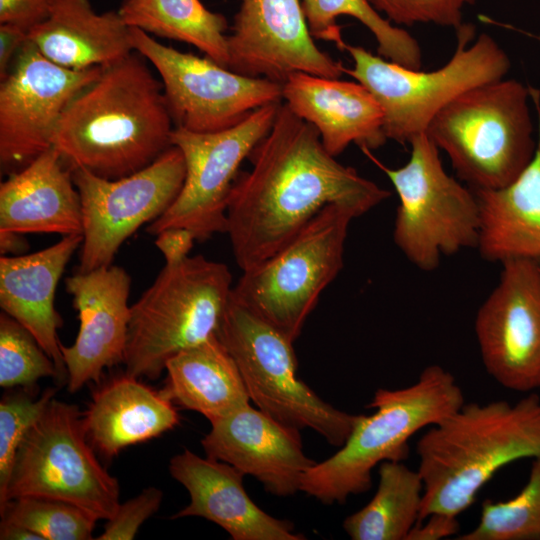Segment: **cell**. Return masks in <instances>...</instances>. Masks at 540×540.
<instances>
[{
  "mask_svg": "<svg viewBox=\"0 0 540 540\" xmlns=\"http://www.w3.org/2000/svg\"><path fill=\"white\" fill-rule=\"evenodd\" d=\"M249 158L252 169L237 176L227 207L226 233L242 271L277 252L326 206L359 217L391 195L338 162L285 103Z\"/></svg>",
  "mask_w": 540,
  "mask_h": 540,
  "instance_id": "6da1fadb",
  "label": "cell"
},
{
  "mask_svg": "<svg viewBox=\"0 0 540 540\" xmlns=\"http://www.w3.org/2000/svg\"><path fill=\"white\" fill-rule=\"evenodd\" d=\"M132 52L104 66L68 104L53 147L70 168L106 179L134 174L171 145L175 128L162 82Z\"/></svg>",
  "mask_w": 540,
  "mask_h": 540,
  "instance_id": "7a4b0ae2",
  "label": "cell"
},
{
  "mask_svg": "<svg viewBox=\"0 0 540 540\" xmlns=\"http://www.w3.org/2000/svg\"><path fill=\"white\" fill-rule=\"evenodd\" d=\"M416 452L423 482L419 522L433 513L458 516L502 467L540 457V397L464 403L430 426Z\"/></svg>",
  "mask_w": 540,
  "mask_h": 540,
  "instance_id": "3957f363",
  "label": "cell"
},
{
  "mask_svg": "<svg viewBox=\"0 0 540 540\" xmlns=\"http://www.w3.org/2000/svg\"><path fill=\"white\" fill-rule=\"evenodd\" d=\"M464 403L455 377L439 365L424 368L407 387L376 390L369 404L375 411L359 415L339 450L305 473L300 491L326 505L344 504L348 497L371 488L377 465L407 458L408 441L415 433L439 423Z\"/></svg>",
  "mask_w": 540,
  "mask_h": 540,
  "instance_id": "277c9868",
  "label": "cell"
},
{
  "mask_svg": "<svg viewBox=\"0 0 540 540\" xmlns=\"http://www.w3.org/2000/svg\"><path fill=\"white\" fill-rule=\"evenodd\" d=\"M232 289L221 262L198 255L165 264L131 306L126 373L155 380L172 356L216 334Z\"/></svg>",
  "mask_w": 540,
  "mask_h": 540,
  "instance_id": "5b68a950",
  "label": "cell"
},
{
  "mask_svg": "<svg viewBox=\"0 0 540 540\" xmlns=\"http://www.w3.org/2000/svg\"><path fill=\"white\" fill-rule=\"evenodd\" d=\"M528 96L516 80L492 81L463 92L429 123L427 135L471 189L505 187L532 160Z\"/></svg>",
  "mask_w": 540,
  "mask_h": 540,
  "instance_id": "8992f818",
  "label": "cell"
},
{
  "mask_svg": "<svg viewBox=\"0 0 540 540\" xmlns=\"http://www.w3.org/2000/svg\"><path fill=\"white\" fill-rule=\"evenodd\" d=\"M474 28L462 24L457 29V46L441 68L425 72L404 67L361 46L345 44L353 68L344 73L364 85L384 113L383 130L387 139L409 143L426 133L433 117L463 92L503 79L510 68L504 50L487 33L469 47Z\"/></svg>",
  "mask_w": 540,
  "mask_h": 540,
  "instance_id": "52a82bcc",
  "label": "cell"
},
{
  "mask_svg": "<svg viewBox=\"0 0 540 540\" xmlns=\"http://www.w3.org/2000/svg\"><path fill=\"white\" fill-rule=\"evenodd\" d=\"M216 335L234 359L256 408L285 425L309 428L335 447L345 443L359 415L335 408L299 379L294 341L232 292Z\"/></svg>",
  "mask_w": 540,
  "mask_h": 540,
  "instance_id": "ba28073f",
  "label": "cell"
},
{
  "mask_svg": "<svg viewBox=\"0 0 540 540\" xmlns=\"http://www.w3.org/2000/svg\"><path fill=\"white\" fill-rule=\"evenodd\" d=\"M408 162L384 166L362 150L389 178L399 198L393 239L418 269L435 270L444 256L476 248L479 205L474 191L444 170L439 149L427 133L411 142Z\"/></svg>",
  "mask_w": 540,
  "mask_h": 540,
  "instance_id": "9c48e42d",
  "label": "cell"
},
{
  "mask_svg": "<svg viewBox=\"0 0 540 540\" xmlns=\"http://www.w3.org/2000/svg\"><path fill=\"white\" fill-rule=\"evenodd\" d=\"M119 496L117 479L94 453L83 413L53 398L19 446L0 505L19 497L47 498L107 521L120 506Z\"/></svg>",
  "mask_w": 540,
  "mask_h": 540,
  "instance_id": "30bf717a",
  "label": "cell"
},
{
  "mask_svg": "<svg viewBox=\"0 0 540 540\" xmlns=\"http://www.w3.org/2000/svg\"><path fill=\"white\" fill-rule=\"evenodd\" d=\"M353 211L323 208L273 255L243 271L232 295L292 341L343 267Z\"/></svg>",
  "mask_w": 540,
  "mask_h": 540,
  "instance_id": "8fae6325",
  "label": "cell"
},
{
  "mask_svg": "<svg viewBox=\"0 0 540 540\" xmlns=\"http://www.w3.org/2000/svg\"><path fill=\"white\" fill-rule=\"evenodd\" d=\"M130 30L134 51L160 76L175 127L197 133L225 130L283 99V83L236 73L208 57L165 46L139 28Z\"/></svg>",
  "mask_w": 540,
  "mask_h": 540,
  "instance_id": "7c38bea8",
  "label": "cell"
},
{
  "mask_svg": "<svg viewBox=\"0 0 540 540\" xmlns=\"http://www.w3.org/2000/svg\"><path fill=\"white\" fill-rule=\"evenodd\" d=\"M280 105L260 107L239 124L217 132L175 127L171 145L184 156V184L166 212L150 222L147 232L156 236L166 228L183 227L199 241L226 232L228 201L239 167L269 133Z\"/></svg>",
  "mask_w": 540,
  "mask_h": 540,
  "instance_id": "4fadbf2b",
  "label": "cell"
},
{
  "mask_svg": "<svg viewBox=\"0 0 540 540\" xmlns=\"http://www.w3.org/2000/svg\"><path fill=\"white\" fill-rule=\"evenodd\" d=\"M71 169L82 205L80 272L110 266L129 236L173 204L186 176L184 156L173 145L149 166L119 179Z\"/></svg>",
  "mask_w": 540,
  "mask_h": 540,
  "instance_id": "5bb4252c",
  "label": "cell"
},
{
  "mask_svg": "<svg viewBox=\"0 0 540 540\" xmlns=\"http://www.w3.org/2000/svg\"><path fill=\"white\" fill-rule=\"evenodd\" d=\"M102 69L62 67L27 39L0 83L1 166L22 168L52 148L66 107Z\"/></svg>",
  "mask_w": 540,
  "mask_h": 540,
  "instance_id": "9a60e30c",
  "label": "cell"
},
{
  "mask_svg": "<svg viewBox=\"0 0 540 540\" xmlns=\"http://www.w3.org/2000/svg\"><path fill=\"white\" fill-rule=\"evenodd\" d=\"M474 329L483 365L498 384L525 393L540 388V262L502 263Z\"/></svg>",
  "mask_w": 540,
  "mask_h": 540,
  "instance_id": "2e32d148",
  "label": "cell"
},
{
  "mask_svg": "<svg viewBox=\"0 0 540 540\" xmlns=\"http://www.w3.org/2000/svg\"><path fill=\"white\" fill-rule=\"evenodd\" d=\"M228 50V69L279 83L296 72L340 78L345 70L315 44L301 0H241Z\"/></svg>",
  "mask_w": 540,
  "mask_h": 540,
  "instance_id": "e0dca14e",
  "label": "cell"
},
{
  "mask_svg": "<svg viewBox=\"0 0 540 540\" xmlns=\"http://www.w3.org/2000/svg\"><path fill=\"white\" fill-rule=\"evenodd\" d=\"M65 285L80 320L74 343H60L67 389L75 393L91 381L98 382L105 368L123 363L131 278L125 269L110 265L76 271Z\"/></svg>",
  "mask_w": 540,
  "mask_h": 540,
  "instance_id": "ac0fdd59",
  "label": "cell"
},
{
  "mask_svg": "<svg viewBox=\"0 0 540 540\" xmlns=\"http://www.w3.org/2000/svg\"><path fill=\"white\" fill-rule=\"evenodd\" d=\"M210 423L201 440L206 456L253 476L274 496L299 492L305 473L316 463L304 452L301 430L250 404Z\"/></svg>",
  "mask_w": 540,
  "mask_h": 540,
  "instance_id": "d6986e66",
  "label": "cell"
},
{
  "mask_svg": "<svg viewBox=\"0 0 540 540\" xmlns=\"http://www.w3.org/2000/svg\"><path fill=\"white\" fill-rule=\"evenodd\" d=\"M171 476L190 502L173 519L197 516L224 529L233 540H304L294 524L266 513L247 494L244 474L232 465L185 449L169 463Z\"/></svg>",
  "mask_w": 540,
  "mask_h": 540,
  "instance_id": "ffe728a7",
  "label": "cell"
},
{
  "mask_svg": "<svg viewBox=\"0 0 540 540\" xmlns=\"http://www.w3.org/2000/svg\"><path fill=\"white\" fill-rule=\"evenodd\" d=\"M282 96L295 115L315 127L334 157L351 143L371 151L387 140L383 110L359 82L296 72L283 83Z\"/></svg>",
  "mask_w": 540,
  "mask_h": 540,
  "instance_id": "44dd1931",
  "label": "cell"
},
{
  "mask_svg": "<svg viewBox=\"0 0 540 540\" xmlns=\"http://www.w3.org/2000/svg\"><path fill=\"white\" fill-rule=\"evenodd\" d=\"M52 147L0 185V232L82 234V205L72 169Z\"/></svg>",
  "mask_w": 540,
  "mask_h": 540,
  "instance_id": "7402d4cb",
  "label": "cell"
},
{
  "mask_svg": "<svg viewBox=\"0 0 540 540\" xmlns=\"http://www.w3.org/2000/svg\"><path fill=\"white\" fill-rule=\"evenodd\" d=\"M83 235L63 236L38 252L0 257V306L37 340L63 380L66 368L57 337L62 318L54 306L57 284Z\"/></svg>",
  "mask_w": 540,
  "mask_h": 540,
  "instance_id": "603a6c76",
  "label": "cell"
},
{
  "mask_svg": "<svg viewBox=\"0 0 540 540\" xmlns=\"http://www.w3.org/2000/svg\"><path fill=\"white\" fill-rule=\"evenodd\" d=\"M528 91L539 118L532 160L505 187L472 189L480 216L476 249L489 262H540V92L531 86Z\"/></svg>",
  "mask_w": 540,
  "mask_h": 540,
  "instance_id": "cb8c5ba5",
  "label": "cell"
},
{
  "mask_svg": "<svg viewBox=\"0 0 540 540\" xmlns=\"http://www.w3.org/2000/svg\"><path fill=\"white\" fill-rule=\"evenodd\" d=\"M83 422L92 446L113 458L128 446L174 429L180 417L163 390L156 391L125 372L95 391Z\"/></svg>",
  "mask_w": 540,
  "mask_h": 540,
  "instance_id": "d4e9b609",
  "label": "cell"
},
{
  "mask_svg": "<svg viewBox=\"0 0 540 540\" xmlns=\"http://www.w3.org/2000/svg\"><path fill=\"white\" fill-rule=\"evenodd\" d=\"M27 39L50 61L73 70L104 67L134 52L119 12L98 14L89 0H51L48 17Z\"/></svg>",
  "mask_w": 540,
  "mask_h": 540,
  "instance_id": "484cf974",
  "label": "cell"
},
{
  "mask_svg": "<svg viewBox=\"0 0 540 540\" xmlns=\"http://www.w3.org/2000/svg\"><path fill=\"white\" fill-rule=\"evenodd\" d=\"M165 370L163 392L175 405L198 412L209 422L251 402L234 359L216 334L172 356Z\"/></svg>",
  "mask_w": 540,
  "mask_h": 540,
  "instance_id": "4316f807",
  "label": "cell"
},
{
  "mask_svg": "<svg viewBox=\"0 0 540 540\" xmlns=\"http://www.w3.org/2000/svg\"><path fill=\"white\" fill-rule=\"evenodd\" d=\"M118 12L129 27L193 45L228 67L227 20L200 0H123Z\"/></svg>",
  "mask_w": 540,
  "mask_h": 540,
  "instance_id": "83f0119b",
  "label": "cell"
},
{
  "mask_svg": "<svg viewBox=\"0 0 540 540\" xmlns=\"http://www.w3.org/2000/svg\"><path fill=\"white\" fill-rule=\"evenodd\" d=\"M372 499L345 518L343 528L352 540H406L420 520L423 482L418 470L401 461H384Z\"/></svg>",
  "mask_w": 540,
  "mask_h": 540,
  "instance_id": "f1b7e54d",
  "label": "cell"
},
{
  "mask_svg": "<svg viewBox=\"0 0 540 540\" xmlns=\"http://www.w3.org/2000/svg\"><path fill=\"white\" fill-rule=\"evenodd\" d=\"M309 31L314 39L334 42L342 50L345 41L339 16L360 21L374 36L379 56L404 67L420 69L418 42L406 30L395 27L368 0H301Z\"/></svg>",
  "mask_w": 540,
  "mask_h": 540,
  "instance_id": "f546056e",
  "label": "cell"
},
{
  "mask_svg": "<svg viewBox=\"0 0 540 540\" xmlns=\"http://www.w3.org/2000/svg\"><path fill=\"white\" fill-rule=\"evenodd\" d=\"M457 540L540 539V457L535 458L526 485L513 498L485 500L475 528Z\"/></svg>",
  "mask_w": 540,
  "mask_h": 540,
  "instance_id": "4dcf8cb0",
  "label": "cell"
},
{
  "mask_svg": "<svg viewBox=\"0 0 540 540\" xmlns=\"http://www.w3.org/2000/svg\"><path fill=\"white\" fill-rule=\"evenodd\" d=\"M1 522L21 525L42 540H89L97 519L72 504L40 497H19L0 505Z\"/></svg>",
  "mask_w": 540,
  "mask_h": 540,
  "instance_id": "1f68e13d",
  "label": "cell"
},
{
  "mask_svg": "<svg viewBox=\"0 0 540 540\" xmlns=\"http://www.w3.org/2000/svg\"><path fill=\"white\" fill-rule=\"evenodd\" d=\"M61 375L34 336L14 318L0 315V386L29 387L39 379Z\"/></svg>",
  "mask_w": 540,
  "mask_h": 540,
  "instance_id": "d6a6232c",
  "label": "cell"
},
{
  "mask_svg": "<svg viewBox=\"0 0 540 540\" xmlns=\"http://www.w3.org/2000/svg\"><path fill=\"white\" fill-rule=\"evenodd\" d=\"M55 389L40 397L26 393L6 395L0 402V495L5 491L13 463L24 437L54 398Z\"/></svg>",
  "mask_w": 540,
  "mask_h": 540,
  "instance_id": "836d02e7",
  "label": "cell"
},
{
  "mask_svg": "<svg viewBox=\"0 0 540 540\" xmlns=\"http://www.w3.org/2000/svg\"><path fill=\"white\" fill-rule=\"evenodd\" d=\"M390 22L411 26L433 23L456 28L463 24L462 12L475 0H368Z\"/></svg>",
  "mask_w": 540,
  "mask_h": 540,
  "instance_id": "e575fe53",
  "label": "cell"
},
{
  "mask_svg": "<svg viewBox=\"0 0 540 540\" xmlns=\"http://www.w3.org/2000/svg\"><path fill=\"white\" fill-rule=\"evenodd\" d=\"M163 493L156 487L145 488L139 495L121 504L115 515L107 520L99 540L134 539L140 526L160 507Z\"/></svg>",
  "mask_w": 540,
  "mask_h": 540,
  "instance_id": "d590c367",
  "label": "cell"
},
{
  "mask_svg": "<svg viewBox=\"0 0 540 540\" xmlns=\"http://www.w3.org/2000/svg\"><path fill=\"white\" fill-rule=\"evenodd\" d=\"M51 0H0V24H13L29 32L44 21Z\"/></svg>",
  "mask_w": 540,
  "mask_h": 540,
  "instance_id": "8d00e7d4",
  "label": "cell"
},
{
  "mask_svg": "<svg viewBox=\"0 0 540 540\" xmlns=\"http://www.w3.org/2000/svg\"><path fill=\"white\" fill-rule=\"evenodd\" d=\"M156 237L155 245L162 253L165 264H173L188 257L196 240L194 234L183 227L166 228Z\"/></svg>",
  "mask_w": 540,
  "mask_h": 540,
  "instance_id": "74e56055",
  "label": "cell"
},
{
  "mask_svg": "<svg viewBox=\"0 0 540 540\" xmlns=\"http://www.w3.org/2000/svg\"><path fill=\"white\" fill-rule=\"evenodd\" d=\"M457 516L433 513L418 522L409 532L406 540H440L457 534Z\"/></svg>",
  "mask_w": 540,
  "mask_h": 540,
  "instance_id": "f35d334b",
  "label": "cell"
},
{
  "mask_svg": "<svg viewBox=\"0 0 540 540\" xmlns=\"http://www.w3.org/2000/svg\"><path fill=\"white\" fill-rule=\"evenodd\" d=\"M28 31L13 25L0 24V79L8 74L19 50L26 42Z\"/></svg>",
  "mask_w": 540,
  "mask_h": 540,
  "instance_id": "ab89813d",
  "label": "cell"
},
{
  "mask_svg": "<svg viewBox=\"0 0 540 540\" xmlns=\"http://www.w3.org/2000/svg\"><path fill=\"white\" fill-rule=\"evenodd\" d=\"M1 540H42L35 532L17 524L0 522Z\"/></svg>",
  "mask_w": 540,
  "mask_h": 540,
  "instance_id": "60d3db41",
  "label": "cell"
},
{
  "mask_svg": "<svg viewBox=\"0 0 540 540\" xmlns=\"http://www.w3.org/2000/svg\"><path fill=\"white\" fill-rule=\"evenodd\" d=\"M20 234L10 232H0V250L1 255H7L8 253H14L21 249Z\"/></svg>",
  "mask_w": 540,
  "mask_h": 540,
  "instance_id": "b9f144b4",
  "label": "cell"
},
{
  "mask_svg": "<svg viewBox=\"0 0 540 540\" xmlns=\"http://www.w3.org/2000/svg\"><path fill=\"white\" fill-rule=\"evenodd\" d=\"M540 40V37H537Z\"/></svg>",
  "mask_w": 540,
  "mask_h": 540,
  "instance_id": "7bdbcfd3",
  "label": "cell"
}]
</instances>
